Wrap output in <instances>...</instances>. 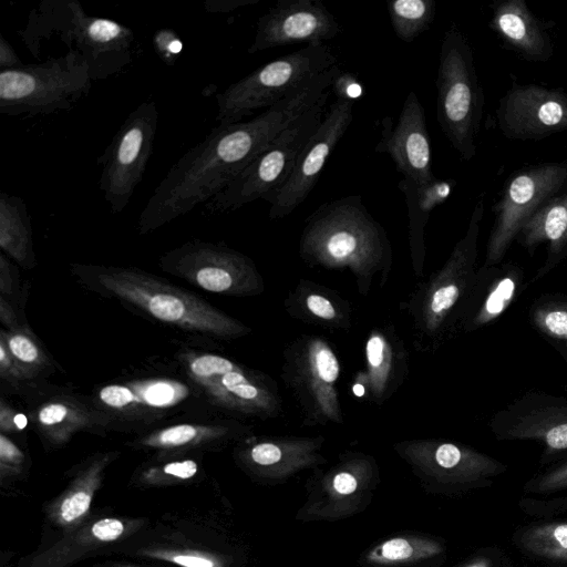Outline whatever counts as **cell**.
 Segmentation results:
<instances>
[{
    "instance_id": "cell-1",
    "label": "cell",
    "mask_w": 567,
    "mask_h": 567,
    "mask_svg": "<svg viewBox=\"0 0 567 567\" xmlns=\"http://www.w3.org/2000/svg\"><path fill=\"white\" fill-rule=\"evenodd\" d=\"M332 83L333 74L323 72L252 120L215 126L157 185L140 215L138 233H152L224 190L286 127L310 110Z\"/></svg>"
},
{
    "instance_id": "cell-2",
    "label": "cell",
    "mask_w": 567,
    "mask_h": 567,
    "mask_svg": "<svg viewBox=\"0 0 567 567\" xmlns=\"http://www.w3.org/2000/svg\"><path fill=\"white\" fill-rule=\"evenodd\" d=\"M299 256L309 267L350 271L364 298L370 295L375 276L379 287L384 288L393 264L386 230L360 195H347L318 206L306 219Z\"/></svg>"
},
{
    "instance_id": "cell-3",
    "label": "cell",
    "mask_w": 567,
    "mask_h": 567,
    "mask_svg": "<svg viewBox=\"0 0 567 567\" xmlns=\"http://www.w3.org/2000/svg\"><path fill=\"white\" fill-rule=\"evenodd\" d=\"M71 268L87 289L186 332L225 341L251 333L250 327L205 299L138 268L80 264Z\"/></svg>"
},
{
    "instance_id": "cell-4",
    "label": "cell",
    "mask_w": 567,
    "mask_h": 567,
    "mask_svg": "<svg viewBox=\"0 0 567 567\" xmlns=\"http://www.w3.org/2000/svg\"><path fill=\"white\" fill-rule=\"evenodd\" d=\"M484 197V194L477 197L467 229L444 265L420 281L399 303V310L409 321L416 352L433 354L456 336L458 317L477 272Z\"/></svg>"
},
{
    "instance_id": "cell-5",
    "label": "cell",
    "mask_w": 567,
    "mask_h": 567,
    "mask_svg": "<svg viewBox=\"0 0 567 567\" xmlns=\"http://www.w3.org/2000/svg\"><path fill=\"white\" fill-rule=\"evenodd\" d=\"M18 34L37 59L41 42L59 37L69 50L83 55L93 81L118 73L133 60V30L117 21L86 14L76 0H42L30 11Z\"/></svg>"
},
{
    "instance_id": "cell-6",
    "label": "cell",
    "mask_w": 567,
    "mask_h": 567,
    "mask_svg": "<svg viewBox=\"0 0 567 567\" xmlns=\"http://www.w3.org/2000/svg\"><path fill=\"white\" fill-rule=\"evenodd\" d=\"M114 556L164 567H238L240 557L217 523L164 514L121 543Z\"/></svg>"
},
{
    "instance_id": "cell-7",
    "label": "cell",
    "mask_w": 567,
    "mask_h": 567,
    "mask_svg": "<svg viewBox=\"0 0 567 567\" xmlns=\"http://www.w3.org/2000/svg\"><path fill=\"white\" fill-rule=\"evenodd\" d=\"M435 85L439 125L461 158L471 161L477 150L484 95L471 44L454 23L441 43Z\"/></svg>"
},
{
    "instance_id": "cell-8",
    "label": "cell",
    "mask_w": 567,
    "mask_h": 567,
    "mask_svg": "<svg viewBox=\"0 0 567 567\" xmlns=\"http://www.w3.org/2000/svg\"><path fill=\"white\" fill-rule=\"evenodd\" d=\"M90 68L78 50L0 72V113L48 115L71 110L91 90Z\"/></svg>"
},
{
    "instance_id": "cell-9",
    "label": "cell",
    "mask_w": 567,
    "mask_h": 567,
    "mask_svg": "<svg viewBox=\"0 0 567 567\" xmlns=\"http://www.w3.org/2000/svg\"><path fill=\"white\" fill-rule=\"evenodd\" d=\"M330 47L309 44L254 70L217 95L216 122H241L260 109H269L337 65Z\"/></svg>"
},
{
    "instance_id": "cell-10",
    "label": "cell",
    "mask_w": 567,
    "mask_h": 567,
    "mask_svg": "<svg viewBox=\"0 0 567 567\" xmlns=\"http://www.w3.org/2000/svg\"><path fill=\"white\" fill-rule=\"evenodd\" d=\"M342 365L333 344L318 334H300L282 351L280 378L305 426L342 424L338 392Z\"/></svg>"
},
{
    "instance_id": "cell-11",
    "label": "cell",
    "mask_w": 567,
    "mask_h": 567,
    "mask_svg": "<svg viewBox=\"0 0 567 567\" xmlns=\"http://www.w3.org/2000/svg\"><path fill=\"white\" fill-rule=\"evenodd\" d=\"M331 90L286 127L224 190L205 204L209 213L238 209L254 200L268 202L287 182L308 140L324 116Z\"/></svg>"
},
{
    "instance_id": "cell-12",
    "label": "cell",
    "mask_w": 567,
    "mask_h": 567,
    "mask_svg": "<svg viewBox=\"0 0 567 567\" xmlns=\"http://www.w3.org/2000/svg\"><path fill=\"white\" fill-rule=\"evenodd\" d=\"M192 379L216 406L239 417L270 421L284 412V401L276 380L233 359L202 353L186 360Z\"/></svg>"
},
{
    "instance_id": "cell-13",
    "label": "cell",
    "mask_w": 567,
    "mask_h": 567,
    "mask_svg": "<svg viewBox=\"0 0 567 567\" xmlns=\"http://www.w3.org/2000/svg\"><path fill=\"white\" fill-rule=\"evenodd\" d=\"M158 265L165 272L208 292L255 297L265 291L254 260L224 243L186 241L165 252Z\"/></svg>"
},
{
    "instance_id": "cell-14",
    "label": "cell",
    "mask_w": 567,
    "mask_h": 567,
    "mask_svg": "<svg viewBox=\"0 0 567 567\" xmlns=\"http://www.w3.org/2000/svg\"><path fill=\"white\" fill-rule=\"evenodd\" d=\"M158 110L152 100L133 110L97 158L102 165L99 189L113 214L121 213L143 179L153 153Z\"/></svg>"
},
{
    "instance_id": "cell-15",
    "label": "cell",
    "mask_w": 567,
    "mask_h": 567,
    "mask_svg": "<svg viewBox=\"0 0 567 567\" xmlns=\"http://www.w3.org/2000/svg\"><path fill=\"white\" fill-rule=\"evenodd\" d=\"M567 183V163H543L515 172L493 206L494 223L482 266L503 261L524 224Z\"/></svg>"
},
{
    "instance_id": "cell-16",
    "label": "cell",
    "mask_w": 567,
    "mask_h": 567,
    "mask_svg": "<svg viewBox=\"0 0 567 567\" xmlns=\"http://www.w3.org/2000/svg\"><path fill=\"white\" fill-rule=\"evenodd\" d=\"M393 449L416 475L451 491L487 486L507 470L504 463L471 446L441 439L403 440Z\"/></svg>"
},
{
    "instance_id": "cell-17",
    "label": "cell",
    "mask_w": 567,
    "mask_h": 567,
    "mask_svg": "<svg viewBox=\"0 0 567 567\" xmlns=\"http://www.w3.org/2000/svg\"><path fill=\"white\" fill-rule=\"evenodd\" d=\"M147 517L92 511L76 527L47 542L21 557L17 567H72L101 556H114L116 547L147 525Z\"/></svg>"
},
{
    "instance_id": "cell-18",
    "label": "cell",
    "mask_w": 567,
    "mask_h": 567,
    "mask_svg": "<svg viewBox=\"0 0 567 567\" xmlns=\"http://www.w3.org/2000/svg\"><path fill=\"white\" fill-rule=\"evenodd\" d=\"M488 426L497 440L542 443V463L567 455V400L528 391L493 414Z\"/></svg>"
},
{
    "instance_id": "cell-19",
    "label": "cell",
    "mask_w": 567,
    "mask_h": 567,
    "mask_svg": "<svg viewBox=\"0 0 567 567\" xmlns=\"http://www.w3.org/2000/svg\"><path fill=\"white\" fill-rule=\"evenodd\" d=\"M353 100L336 97L322 122L302 148L285 185L268 200V216L290 215L316 186L327 159L353 120Z\"/></svg>"
},
{
    "instance_id": "cell-20",
    "label": "cell",
    "mask_w": 567,
    "mask_h": 567,
    "mask_svg": "<svg viewBox=\"0 0 567 567\" xmlns=\"http://www.w3.org/2000/svg\"><path fill=\"white\" fill-rule=\"evenodd\" d=\"M502 133L513 140L539 141L567 130V94L536 84H517L496 110Z\"/></svg>"
},
{
    "instance_id": "cell-21",
    "label": "cell",
    "mask_w": 567,
    "mask_h": 567,
    "mask_svg": "<svg viewBox=\"0 0 567 567\" xmlns=\"http://www.w3.org/2000/svg\"><path fill=\"white\" fill-rule=\"evenodd\" d=\"M341 31L320 0H279L258 18L248 53L296 43L321 44Z\"/></svg>"
},
{
    "instance_id": "cell-22",
    "label": "cell",
    "mask_w": 567,
    "mask_h": 567,
    "mask_svg": "<svg viewBox=\"0 0 567 567\" xmlns=\"http://www.w3.org/2000/svg\"><path fill=\"white\" fill-rule=\"evenodd\" d=\"M377 153L388 154L396 171L417 187H426L436 181L432 172L431 140L426 128L424 107L415 92L406 95L398 122L392 116L380 121V140Z\"/></svg>"
},
{
    "instance_id": "cell-23",
    "label": "cell",
    "mask_w": 567,
    "mask_h": 567,
    "mask_svg": "<svg viewBox=\"0 0 567 567\" xmlns=\"http://www.w3.org/2000/svg\"><path fill=\"white\" fill-rule=\"evenodd\" d=\"M118 455L117 451L95 453L65 473L68 481L64 488L42 506L41 542L76 527L90 516L93 499L103 485L106 471Z\"/></svg>"
},
{
    "instance_id": "cell-24",
    "label": "cell",
    "mask_w": 567,
    "mask_h": 567,
    "mask_svg": "<svg viewBox=\"0 0 567 567\" xmlns=\"http://www.w3.org/2000/svg\"><path fill=\"white\" fill-rule=\"evenodd\" d=\"M323 443L322 435L248 436L236 446L234 458L254 478L279 480L323 463Z\"/></svg>"
},
{
    "instance_id": "cell-25",
    "label": "cell",
    "mask_w": 567,
    "mask_h": 567,
    "mask_svg": "<svg viewBox=\"0 0 567 567\" xmlns=\"http://www.w3.org/2000/svg\"><path fill=\"white\" fill-rule=\"evenodd\" d=\"M364 367L352 382L365 389V401L381 406L402 386L409 375V351L393 323L370 329L363 346Z\"/></svg>"
},
{
    "instance_id": "cell-26",
    "label": "cell",
    "mask_w": 567,
    "mask_h": 567,
    "mask_svg": "<svg viewBox=\"0 0 567 567\" xmlns=\"http://www.w3.org/2000/svg\"><path fill=\"white\" fill-rule=\"evenodd\" d=\"M527 285L524 270L514 262L478 268L458 317L456 336L474 332L497 321Z\"/></svg>"
},
{
    "instance_id": "cell-27",
    "label": "cell",
    "mask_w": 567,
    "mask_h": 567,
    "mask_svg": "<svg viewBox=\"0 0 567 567\" xmlns=\"http://www.w3.org/2000/svg\"><path fill=\"white\" fill-rule=\"evenodd\" d=\"M252 434V427L240 422L179 423L155 430L128 443L136 450L153 452V456L200 455L219 450L227 443Z\"/></svg>"
},
{
    "instance_id": "cell-28",
    "label": "cell",
    "mask_w": 567,
    "mask_h": 567,
    "mask_svg": "<svg viewBox=\"0 0 567 567\" xmlns=\"http://www.w3.org/2000/svg\"><path fill=\"white\" fill-rule=\"evenodd\" d=\"M282 305L290 318L329 332H348L353 324L351 302L334 289L309 279L301 278Z\"/></svg>"
},
{
    "instance_id": "cell-29",
    "label": "cell",
    "mask_w": 567,
    "mask_h": 567,
    "mask_svg": "<svg viewBox=\"0 0 567 567\" xmlns=\"http://www.w3.org/2000/svg\"><path fill=\"white\" fill-rule=\"evenodd\" d=\"M516 240L533 256L540 244L546 258L528 284L543 279L567 258V190L548 199L520 228Z\"/></svg>"
},
{
    "instance_id": "cell-30",
    "label": "cell",
    "mask_w": 567,
    "mask_h": 567,
    "mask_svg": "<svg viewBox=\"0 0 567 567\" xmlns=\"http://www.w3.org/2000/svg\"><path fill=\"white\" fill-rule=\"evenodd\" d=\"M491 28L509 49L528 61L546 62L553 54L549 34L524 0L498 2L493 9Z\"/></svg>"
},
{
    "instance_id": "cell-31",
    "label": "cell",
    "mask_w": 567,
    "mask_h": 567,
    "mask_svg": "<svg viewBox=\"0 0 567 567\" xmlns=\"http://www.w3.org/2000/svg\"><path fill=\"white\" fill-rule=\"evenodd\" d=\"M31 416L43 440L52 446L63 445L80 431L99 432L110 421L107 414L62 396L42 403Z\"/></svg>"
},
{
    "instance_id": "cell-32",
    "label": "cell",
    "mask_w": 567,
    "mask_h": 567,
    "mask_svg": "<svg viewBox=\"0 0 567 567\" xmlns=\"http://www.w3.org/2000/svg\"><path fill=\"white\" fill-rule=\"evenodd\" d=\"M398 188L404 195L408 206L412 270L417 278H422L425 264L424 229L432 209L449 197L453 185L436 179L426 187H417L411 179L402 177Z\"/></svg>"
},
{
    "instance_id": "cell-33",
    "label": "cell",
    "mask_w": 567,
    "mask_h": 567,
    "mask_svg": "<svg viewBox=\"0 0 567 567\" xmlns=\"http://www.w3.org/2000/svg\"><path fill=\"white\" fill-rule=\"evenodd\" d=\"M0 247L21 267L35 265L30 215L25 202L18 195L0 194Z\"/></svg>"
},
{
    "instance_id": "cell-34",
    "label": "cell",
    "mask_w": 567,
    "mask_h": 567,
    "mask_svg": "<svg viewBox=\"0 0 567 567\" xmlns=\"http://www.w3.org/2000/svg\"><path fill=\"white\" fill-rule=\"evenodd\" d=\"M200 456H153L142 463L130 478V485L140 489L176 487L204 478Z\"/></svg>"
},
{
    "instance_id": "cell-35",
    "label": "cell",
    "mask_w": 567,
    "mask_h": 567,
    "mask_svg": "<svg viewBox=\"0 0 567 567\" xmlns=\"http://www.w3.org/2000/svg\"><path fill=\"white\" fill-rule=\"evenodd\" d=\"M514 542L530 557L554 567H567V520L525 526L516 532Z\"/></svg>"
},
{
    "instance_id": "cell-36",
    "label": "cell",
    "mask_w": 567,
    "mask_h": 567,
    "mask_svg": "<svg viewBox=\"0 0 567 567\" xmlns=\"http://www.w3.org/2000/svg\"><path fill=\"white\" fill-rule=\"evenodd\" d=\"M386 10L396 37L411 43L432 24L436 3L434 0H389Z\"/></svg>"
},
{
    "instance_id": "cell-37",
    "label": "cell",
    "mask_w": 567,
    "mask_h": 567,
    "mask_svg": "<svg viewBox=\"0 0 567 567\" xmlns=\"http://www.w3.org/2000/svg\"><path fill=\"white\" fill-rule=\"evenodd\" d=\"M442 551L443 547L432 539L395 537L371 550L367 559L377 566H393L427 559Z\"/></svg>"
},
{
    "instance_id": "cell-38",
    "label": "cell",
    "mask_w": 567,
    "mask_h": 567,
    "mask_svg": "<svg viewBox=\"0 0 567 567\" xmlns=\"http://www.w3.org/2000/svg\"><path fill=\"white\" fill-rule=\"evenodd\" d=\"M533 327L548 341H567V297L544 295L529 308Z\"/></svg>"
},
{
    "instance_id": "cell-39",
    "label": "cell",
    "mask_w": 567,
    "mask_h": 567,
    "mask_svg": "<svg viewBox=\"0 0 567 567\" xmlns=\"http://www.w3.org/2000/svg\"><path fill=\"white\" fill-rule=\"evenodd\" d=\"M0 340L6 344L25 378L43 370L50 363L38 341L28 332L18 329L2 331Z\"/></svg>"
},
{
    "instance_id": "cell-40",
    "label": "cell",
    "mask_w": 567,
    "mask_h": 567,
    "mask_svg": "<svg viewBox=\"0 0 567 567\" xmlns=\"http://www.w3.org/2000/svg\"><path fill=\"white\" fill-rule=\"evenodd\" d=\"M28 470L27 455L4 433L0 435V485L8 487L25 476Z\"/></svg>"
},
{
    "instance_id": "cell-41",
    "label": "cell",
    "mask_w": 567,
    "mask_h": 567,
    "mask_svg": "<svg viewBox=\"0 0 567 567\" xmlns=\"http://www.w3.org/2000/svg\"><path fill=\"white\" fill-rule=\"evenodd\" d=\"M567 489V457L544 473L528 481L524 491L535 494H550Z\"/></svg>"
},
{
    "instance_id": "cell-42",
    "label": "cell",
    "mask_w": 567,
    "mask_h": 567,
    "mask_svg": "<svg viewBox=\"0 0 567 567\" xmlns=\"http://www.w3.org/2000/svg\"><path fill=\"white\" fill-rule=\"evenodd\" d=\"M154 43L158 55H161L167 64L173 63L183 48L179 38L171 30L158 31L155 35Z\"/></svg>"
},
{
    "instance_id": "cell-43",
    "label": "cell",
    "mask_w": 567,
    "mask_h": 567,
    "mask_svg": "<svg viewBox=\"0 0 567 567\" xmlns=\"http://www.w3.org/2000/svg\"><path fill=\"white\" fill-rule=\"evenodd\" d=\"M331 91L336 93V97L354 101L361 94V85L353 75L341 71L336 78Z\"/></svg>"
},
{
    "instance_id": "cell-44",
    "label": "cell",
    "mask_w": 567,
    "mask_h": 567,
    "mask_svg": "<svg viewBox=\"0 0 567 567\" xmlns=\"http://www.w3.org/2000/svg\"><path fill=\"white\" fill-rule=\"evenodd\" d=\"M0 373L9 382H19L24 379L22 371L13 360L6 344L0 340Z\"/></svg>"
},
{
    "instance_id": "cell-45",
    "label": "cell",
    "mask_w": 567,
    "mask_h": 567,
    "mask_svg": "<svg viewBox=\"0 0 567 567\" xmlns=\"http://www.w3.org/2000/svg\"><path fill=\"white\" fill-rule=\"evenodd\" d=\"M259 1L260 0H207L204 7L207 12H228L258 3Z\"/></svg>"
},
{
    "instance_id": "cell-46",
    "label": "cell",
    "mask_w": 567,
    "mask_h": 567,
    "mask_svg": "<svg viewBox=\"0 0 567 567\" xmlns=\"http://www.w3.org/2000/svg\"><path fill=\"white\" fill-rule=\"evenodd\" d=\"M23 64L12 45L0 34V71L19 68Z\"/></svg>"
},
{
    "instance_id": "cell-47",
    "label": "cell",
    "mask_w": 567,
    "mask_h": 567,
    "mask_svg": "<svg viewBox=\"0 0 567 567\" xmlns=\"http://www.w3.org/2000/svg\"><path fill=\"white\" fill-rule=\"evenodd\" d=\"M90 567H164V566L137 561V560H133V559H131V560L118 559V557H117V559L109 558V559H104V560L94 563Z\"/></svg>"
},
{
    "instance_id": "cell-48",
    "label": "cell",
    "mask_w": 567,
    "mask_h": 567,
    "mask_svg": "<svg viewBox=\"0 0 567 567\" xmlns=\"http://www.w3.org/2000/svg\"><path fill=\"white\" fill-rule=\"evenodd\" d=\"M14 414L16 413L9 406H7L4 402H1L0 429L2 433L17 431L13 423Z\"/></svg>"
},
{
    "instance_id": "cell-49",
    "label": "cell",
    "mask_w": 567,
    "mask_h": 567,
    "mask_svg": "<svg viewBox=\"0 0 567 567\" xmlns=\"http://www.w3.org/2000/svg\"><path fill=\"white\" fill-rule=\"evenodd\" d=\"M462 567H497L494 559L488 558L487 556H480L472 559L467 565Z\"/></svg>"
},
{
    "instance_id": "cell-50",
    "label": "cell",
    "mask_w": 567,
    "mask_h": 567,
    "mask_svg": "<svg viewBox=\"0 0 567 567\" xmlns=\"http://www.w3.org/2000/svg\"><path fill=\"white\" fill-rule=\"evenodd\" d=\"M13 423L17 431L25 429L28 424V417L23 413H16L13 416Z\"/></svg>"
},
{
    "instance_id": "cell-51",
    "label": "cell",
    "mask_w": 567,
    "mask_h": 567,
    "mask_svg": "<svg viewBox=\"0 0 567 567\" xmlns=\"http://www.w3.org/2000/svg\"><path fill=\"white\" fill-rule=\"evenodd\" d=\"M549 342L553 344V347L560 353V355L567 362V341L550 340Z\"/></svg>"
}]
</instances>
